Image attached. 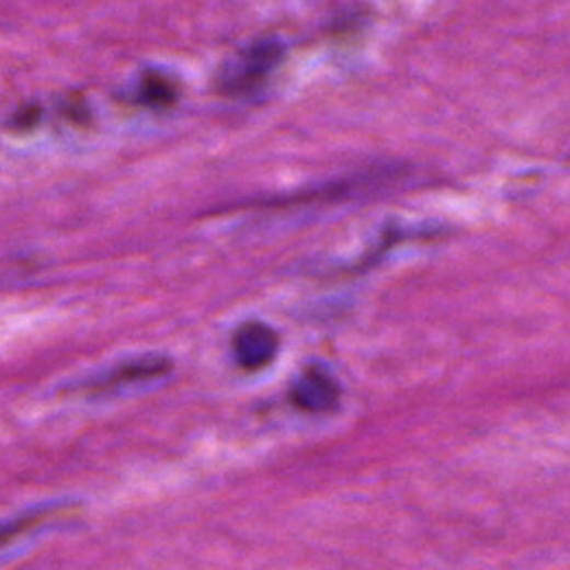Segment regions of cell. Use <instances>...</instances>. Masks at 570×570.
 <instances>
[{"mask_svg": "<svg viewBox=\"0 0 570 570\" xmlns=\"http://www.w3.org/2000/svg\"><path fill=\"white\" fill-rule=\"evenodd\" d=\"M58 513V509L49 506V509H36V511H30V513H23L5 524H0V546H8L12 544L14 539L23 537L25 533H32L34 528H38L41 524L49 522L54 515Z\"/></svg>", "mask_w": 570, "mask_h": 570, "instance_id": "5", "label": "cell"}, {"mask_svg": "<svg viewBox=\"0 0 570 570\" xmlns=\"http://www.w3.org/2000/svg\"><path fill=\"white\" fill-rule=\"evenodd\" d=\"M278 352V334L261 321H246L232 334V356L243 371L267 368Z\"/></svg>", "mask_w": 570, "mask_h": 570, "instance_id": "3", "label": "cell"}, {"mask_svg": "<svg viewBox=\"0 0 570 570\" xmlns=\"http://www.w3.org/2000/svg\"><path fill=\"white\" fill-rule=\"evenodd\" d=\"M172 360L159 352H148V354H136L129 360H123L114 364L112 368H105L86 381L77 386V390L90 395V397H105V395H116L125 392L129 388L148 386L152 381L163 379L166 375L172 373Z\"/></svg>", "mask_w": 570, "mask_h": 570, "instance_id": "1", "label": "cell"}, {"mask_svg": "<svg viewBox=\"0 0 570 570\" xmlns=\"http://www.w3.org/2000/svg\"><path fill=\"white\" fill-rule=\"evenodd\" d=\"M339 397L341 388L337 379L321 366L306 368L293 386L295 406L312 414L330 412L339 403Z\"/></svg>", "mask_w": 570, "mask_h": 570, "instance_id": "4", "label": "cell"}, {"mask_svg": "<svg viewBox=\"0 0 570 570\" xmlns=\"http://www.w3.org/2000/svg\"><path fill=\"white\" fill-rule=\"evenodd\" d=\"M283 58V43L278 38H261L241 49L219 75V88L226 94L254 92Z\"/></svg>", "mask_w": 570, "mask_h": 570, "instance_id": "2", "label": "cell"}, {"mask_svg": "<svg viewBox=\"0 0 570 570\" xmlns=\"http://www.w3.org/2000/svg\"><path fill=\"white\" fill-rule=\"evenodd\" d=\"M176 96L174 86L163 77H148L142 83V99L152 105H168Z\"/></svg>", "mask_w": 570, "mask_h": 570, "instance_id": "6", "label": "cell"}]
</instances>
